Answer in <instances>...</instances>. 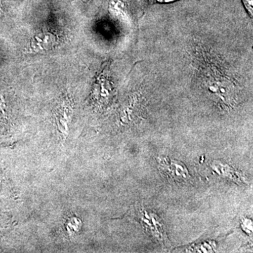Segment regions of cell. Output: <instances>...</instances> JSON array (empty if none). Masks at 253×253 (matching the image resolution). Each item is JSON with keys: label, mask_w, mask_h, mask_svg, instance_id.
<instances>
[{"label": "cell", "mask_w": 253, "mask_h": 253, "mask_svg": "<svg viewBox=\"0 0 253 253\" xmlns=\"http://www.w3.org/2000/svg\"><path fill=\"white\" fill-rule=\"evenodd\" d=\"M244 3L245 7H246V10L249 11L250 16L251 17H253V0H241Z\"/></svg>", "instance_id": "6da1fadb"}, {"label": "cell", "mask_w": 253, "mask_h": 253, "mask_svg": "<svg viewBox=\"0 0 253 253\" xmlns=\"http://www.w3.org/2000/svg\"><path fill=\"white\" fill-rule=\"evenodd\" d=\"M157 1H159V2L168 3L171 2V1H176V0H157Z\"/></svg>", "instance_id": "7a4b0ae2"}, {"label": "cell", "mask_w": 253, "mask_h": 253, "mask_svg": "<svg viewBox=\"0 0 253 253\" xmlns=\"http://www.w3.org/2000/svg\"><path fill=\"white\" fill-rule=\"evenodd\" d=\"M1 11H2V4H1V1L0 0V14H1Z\"/></svg>", "instance_id": "3957f363"}]
</instances>
